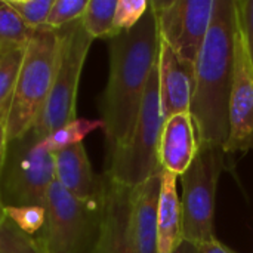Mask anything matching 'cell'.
<instances>
[{"instance_id":"obj_5","label":"cell","mask_w":253,"mask_h":253,"mask_svg":"<svg viewBox=\"0 0 253 253\" xmlns=\"http://www.w3.org/2000/svg\"><path fill=\"white\" fill-rule=\"evenodd\" d=\"M165 117L159 93L157 64L150 76L148 86L141 104L136 125L126 145L107 156L105 176L126 188H135L160 173L159 160L160 135Z\"/></svg>"},{"instance_id":"obj_30","label":"cell","mask_w":253,"mask_h":253,"mask_svg":"<svg viewBox=\"0 0 253 253\" xmlns=\"http://www.w3.org/2000/svg\"><path fill=\"white\" fill-rule=\"evenodd\" d=\"M4 219V206L1 205V202H0V222Z\"/></svg>"},{"instance_id":"obj_25","label":"cell","mask_w":253,"mask_h":253,"mask_svg":"<svg viewBox=\"0 0 253 253\" xmlns=\"http://www.w3.org/2000/svg\"><path fill=\"white\" fill-rule=\"evenodd\" d=\"M150 7L148 0H117L114 13V36L132 30Z\"/></svg>"},{"instance_id":"obj_11","label":"cell","mask_w":253,"mask_h":253,"mask_svg":"<svg viewBox=\"0 0 253 253\" xmlns=\"http://www.w3.org/2000/svg\"><path fill=\"white\" fill-rule=\"evenodd\" d=\"M159 93L165 120L190 113L194 68L185 64L173 49L160 39L159 47Z\"/></svg>"},{"instance_id":"obj_8","label":"cell","mask_w":253,"mask_h":253,"mask_svg":"<svg viewBox=\"0 0 253 253\" xmlns=\"http://www.w3.org/2000/svg\"><path fill=\"white\" fill-rule=\"evenodd\" d=\"M225 168V151L221 147L200 144L199 151L181 175L182 197V237L185 242L200 245L215 237V197L219 175Z\"/></svg>"},{"instance_id":"obj_27","label":"cell","mask_w":253,"mask_h":253,"mask_svg":"<svg viewBox=\"0 0 253 253\" xmlns=\"http://www.w3.org/2000/svg\"><path fill=\"white\" fill-rule=\"evenodd\" d=\"M197 246V252L199 253H237L233 249H230L228 246H225L224 243H221L218 239H213L211 242H205Z\"/></svg>"},{"instance_id":"obj_3","label":"cell","mask_w":253,"mask_h":253,"mask_svg":"<svg viewBox=\"0 0 253 253\" xmlns=\"http://www.w3.org/2000/svg\"><path fill=\"white\" fill-rule=\"evenodd\" d=\"M105 194L80 200L58 181L46 194V222L37 237L46 253H98L104 230Z\"/></svg>"},{"instance_id":"obj_18","label":"cell","mask_w":253,"mask_h":253,"mask_svg":"<svg viewBox=\"0 0 253 253\" xmlns=\"http://www.w3.org/2000/svg\"><path fill=\"white\" fill-rule=\"evenodd\" d=\"M98 129H104V123L101 119H74L53 133L43 138L42 145L53 154L56 151L83 142V139L89 133Z\"/></svg>"},{"instance_id":"obj_2","label":"cell","mask_w":253,"mask_h":253,"mask_svg":"<svg viewBox=\"0 0 253 253\" xmlns=\"http://www.w3.org/2000/svg\"><path fill=\"white\" fill-rule=\"evenodd\" d=\"M236 28V0H215L211 27L194 67L190 105L199 145L224 148L228 139Z\"/></svg>"},{"instance_id":"obj_21","label":"cell","mask_w":253,"mask_h":253,"mask_svg":"<svg viewBox=\"0 0 253 253\" xmlns=\"http://www.w3.org/2000/svg\"><path fill=\"white\" fill-rule=\"evenodd\" d=\"M0 253H46L37 237L21 231L6 216L0 222Z\"/></svg>"},{"instance_id":"obj_17","label":"cell","mask_w":253,"mask_h":253,"mask_svg":"<svg viewBox=\"0 0 253 253\" xmlns=\"http://www.w3.org/2000/svg\"><path fill=\"white\" fill-rule=\"evenodd\" d=\"M117 0H87V6L82 16L84 31L95 39L114 37V13Z\"/></svg>"},{"instance_id":"obj_24","label":"cell","mask_w":253,"mask_h":253,"mask_svg":"<svg viewBox=\"0 0 253 253\" xmlns=\"http://www.w3.org/2000/svg\"><path fill=\"white\" fill-rule=\"evenodd\" d=\"M86 6H87V0H53L44 27L58 31L82 19Z\"/></svg>"},{"instance_id":"obj_28","label":"cell","mask_w":253,"mask_h":253,"mask_svg":"<svg viewBox=\"0 0 253 253\" xmlns=\"http://www.w3.org/2000/svg\"><path fill=\"white\" fill-rule=\"evenodd\" d=\"M7 145H9V138H7V127L6 122L0 120V172L6 160V153H7Z\"/></svg>"},{"instance_id":"obj_20","label":"cell","mask_w":253,"mask_h":253,"mask_svg":"<svg viewBox=\"0 0 253 253\" xmlns=\"http://www.w3.org/2000/svg\"><path fill=\"white\" fill-rule=\"evenodd\" d=\"M34 31L30 30L6 0H0V52L25 47Z\"/></svg>"},{"instance_id":"obj_4","label":"cell","mask_w":253,"mask_h":253,"mask_svg":"<svg viewBox=\"0 0 253 253\" xmlns=\"http://www.w3.org/2000/svg\"><path fill=\"white\" fill-rule=\"evenodd\" d=\"M58 46V31L46 27L36 30L28 42L6 122L9 141L30 132L40 117L53 84Z\"/></svg>"},{"instance_id":"obj_22","label":"cell","mask_w":253,"mask_h":253,"mask_svg":"<svg viewBox=\"0 0 253 253\" xmlns=\"http://www.w3.org/2000/svg\"><path fill=\"white\" fill-rule=\"evenodd\" d=\"M4 216L33 237L43 230L46 222V211L42 206H6Z\"/></svg>"},{"instance_id":"obj_7","label":"cell","mask_w":253,"mask_h":253,"mask_svg":"<svg viewBox=\"0 0 253 253\" xmlns=\"http://www.w3.org/2000/svg\"><path fill=\"white\" fill-rule=\"evenodd\" d=\"M55 181L53 154L42 145L31 129L9 141L6 160L0 172V202L6 206H42Z\"/></svg>"},{"instance_id":"obj_16","label":"cell","mask_w":253,"mask_h":253,"mask_svg":"<svg viewBox=\"0 0 253 253\" xmlns=\"http://www.w3.org/2000/svg\"><path fill=\"white\" fill-rule=\"evenodd\" d=\"M176 179L178 176L163 170L157 219V253H175L184 242L182 212Z\"/></svg>"},{"instance_id":"obj_9","label":"cell","mask_w":253,"mask_h":253,"mask_svg":"<svg viewBox=\"0 0 253 253\" xmlns=\"http://www.w3.org/2000/svg\"><path fill=\"white\" fill-rule=\"evenodd\" d=\"M215 0H153L160 39L190 67H196L199 53L211 27Z\"/></svg>"},{"instance_id":"obj_13","label":"cell","mask_w":253,"mask_h":253,"mask_svg":"<svg viewBox=\"0 0 253 253\" xmlns=\"http://www.w3.org/2000/svg\"><path fill=\"white\" fill-rule=\"evenodd\" d=\"M55 181L80 200H98L105 194V176L92 170L83 142L53 153Z\"/></svg>"},{"instance_id":"obj_23","label":"cell","mask_w":253,"mask_h":253,"mask_svg":"<svg viewBox=\"0 0 253 253\" xmlns=\"http://www.w3.org/2000/svg\"><path fill=\"white\" fill-rule=\"evenodd\" d=\"M22 22L33 31L44 27L53 0H6Z\"/></svg>"},{"instance_id":"obj_12","label":"cell","mask_w":253,"mask_h":253,"mask_svg":"<svg viewBox=\"0 0 253 253\" xmlns=\"http://www.w3.org/2000/svg\"><path fill=\"white\" fill-rule=\"evenodd\" d=\"M162 173L130 190L129 228L136 253H157V219Z\"/></svg>"},{"instance_id":"obj_1","label":"cell","mask_w":253,"mask_h":253,"mask_svg":"<svg viewBox=\"0 0 253 253\" xmlns=\"http://www.w3.org/2000/svg\"><path fill=\"white\" fill-rule=\"evenodd\" d=\"M160 33L151 6L129 31L108 39L110 73L99 101L107 156L127 144L138 120L150 76L159 59Z\"/></svg>"},{"instance_id":"obj_29","label":"cell","mask_w":253,"mask_h":253,"mask_svg":"<svg viewBox=\"0 0 253 253\" xmlns=\"http://www.w3.org/2000/svg\"><path fill=\"white\" fill-rule=\"evenodd\" d=\"M175 253H199L197 252V246L196 245H193V243H190V242H182L181 245H179V248L175 251Z\"/></svg>"},{"instance_id":"obj_19","label":"cell","mask_w":253,"mask_h":253,"mask_svg":"<svg viewBox=\"0 0 253 253\" xmlns=\"http://www.w3.org/2000/svg\"><path fill=\"white\" fill-rule=\"evenodd\" d=\"M25 47L0 52V120L4 122H7Z\"/></svg>"},{"instance_id":"obj_15","label":"cell","mask_w":253,"mask_h":253,"mask_svg":"<svg viewBox=\"0 0 253 253\" xmlns=\"http://www.w3.org/2000/svg\"><path fill=\"white\" fill-rule=\"evenodd\" d=\"M129 212L130 188L105 176L104 230L98 253H136L129 228Z\"/></svg>"},{"instance_id":"obj_6","label":"cell","mask_w":253,"mask_h":253,"mask_svg":"<svg viewBox=\"0 0 253 253\" xmlns=\"http://www.w3.org/2000/svg\"><path fill=\"white\" fill-rule=\"evenodd\" d=\"M53 84L44 108L33 130L39 138H46L76 117L79 82L93 39L84 31L82 21L61 30Z\"/></svg>"},{"instance_id":"obj_10","label":"cell","mask_w":253,"mask_h":253,"mask_svg":"<svg viewBox=\"0 0 253 253\" xmlns=\"http://www.w3.org/2000/svg\"><path fill=\"white\" fill-rule=\"evenodd\" d=\"M253 148V67L237 19L234 37V79L230 99V133L227 154H245Z\"/></svg>"},{"instance_id":"obj_26","label":"cell","mask_w":253,"mask_h":253,"mask_svg":"<svg viewBox=\"0 0 253 253\" xmlns=\"http://www.w3.org/2000/svg\"><path fill=\"white\" fill-rule=\"evenodd\" d=\"M236 10L253 67V0H236Z\"/></svg>"},{"instance_id":"obj_14","label":"cell","mask_w":253,"mask_h":253,"mask_svg":"<svg viewBox=\"0 0 253 253\" xmlns=\"http://www.w3.org/2000/svg\"><path fill=\"white\" fill-rule=\"evenodd\" d=\"M197 151V132L190 113L165 120L159 145V160L163 170L179 178L190 168Z\"/></svg>"}]
</instances>
